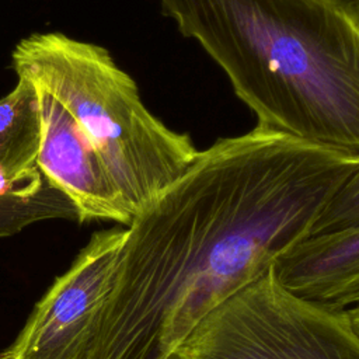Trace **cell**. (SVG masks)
<instances>
[{"label": "cell", "instance_id": "3957f363", "mask_svg": "<svg viewBox=\"0 0 359 359\" xmlns=\"http://www.w3.org/2000/svg\"><path fill=\"white\" fill-rule=\"evenodd\" d=\"M11 59L18 79L52 95L80 125L132 219L195 160L189 135L147 109L136 81L104 46L42 32L21 39Z\"/></svg>", "mask_w": 359, "mask_h": 359}, {"label": "cell", "instance_id": "277c9868", "mask_svg": "<svg viewBox=\"0 0 359 359\" xmlns=\"http://www.w3.org/2000/svg\"><path fill=\"white\" fill-rule=\"evenodd\" d=\"M181 359H359L348 310L300 300L269 271L208 314L175 352Z\"/></svg>", "mask_w": 359, "mask_h": 359}, {"label": "cell", "instance_id": "8fae6325", "mask_svg": "<svg viewBox=\"0 0 359 359\" xmlns=\"http://www.w3.org/2000/svg\"><path fill=\"white\" fill-rule=\"evenodd\" d=\"M351 1H353V3H356V4H359V0H351Z\"/></svg>", "mask_w": 359, "mask_h": 359}, {"label": "cell", "instance_id": "52a82bcc", "mask_svg": "<svg viewBox=\"0 0 359 359\" xmlns=\"http://www.w3.org/2000/svg\"><path fill=\"white\" fill-rule=\"evenodd\" d=\"M36 91L42 174L72 202L80 222L111 220L129 226L132 215L84 130L52 95Z\"/></svg>", "mask_w": 359, "mask_h": 359}, {"label": "cell", "instance_id": "7a4b0ae2", "mask_svg": "<svg viewBox=\"0 0 359 359\" xmlns=\"http://www.w3.org/2000/svg\"><path fill=\"white\" fill-rule=\"evenodd\" d=\"M223 70L257 125L359 157V4L158 0Z\"/></svg>", "mask_w": 359, "mask_h": 359}, {"label": "cell", "instance_id": "ba28073f", "mask_svg": "<svg viewBox=\"0 0 359 359\" xmlns=\"http://www.w3.org/2000/svg\"><path fill=\"white\" fill-rule=\"evenodd\" d=\"M276 283L292 296L332 310L359 306V224L311 234L280 252Z\"/></svg>", "mask_w": 359, "mask_h": 359}, {"label": "cell", "instance_id": "5b68a950", "mask_svg": "<svg viewBox=\"0 0 359 359\" xmlns=\"http://www.w3.org/2000/svg\"><path fill=\"white\" fill-rule=\"evenodd\" d=\"M125 237L126 227L95 231L36 302L3 359H84Z\"/></svg>", "mask_w": 359, "mask_h": 359}, {"label": "cell", "instance_id": "6da1fadb", "mask_svg": "<svg viewBox=\"0 0 359 359\" xmlns=\"http://www.w3.org/2000/svg\"><path fill=\"white\" fill-rule=\"evenodd\" d=\"M359 157L255 125L217 139L129 226L84 359H168L311 234Z\"/></svg>", "mask_w": 359, "mask_h": 359}, {"label": "cell", "instance_id": "30bf717a", "mask_svg": "<svg viewBox=\"0 0 359 359\" xmlns=\"http://www.w3.org/2000/svg\"><path fill=\"white\" fill-rule=\"evenodd\" d=\"M348 314H349V317H351V321H352L353 328H355L356 332L359 334V306L349 309V310H348Z\"/></svg>", "mask_w": 359, "mask_h": 359}, {"label": "cell", "instance_id": "8992f818", "mask_svg": "<svg viewBox=\"0 0 359 359\" xmlns=\"http://www.w3.org/2000/svg\"><path fill=\"white\" fill-rule=\"evenodd\" d=\"M39 144L38 91L18 79L0 98V237L43 219H77L72 202L42 174Z\"/></svg>", "mask_w": 359, "mask_h": 359}, {"label": "cell", "instance_id": "9c48e42d", "mask_svg": "<svg viewBox=\"0 0 359 359\" xmlns=\"http://www.w3.org/2000/svg\"><path fill=\"white\" fill-rule=\"evenodd\" d=\"M353 224H359V167L324 208L313 226L311 234Z\"/></svg>", "mask_w": 359, "mask_h": 359}, {"label": "cell", "instance_id": "7c38bea8", "mask_svg": "<svg viewBox=\"0 0 359 359\" xmlns=\"http://www.w3.org/2000/svg\"><path fill=\"white\" fill-rule=\"evenodd\" d=\"M0 359H3V355H1V352H0Z\"/></svg>", "mask_w": 359, "mask_h": 359}]
</instances>
